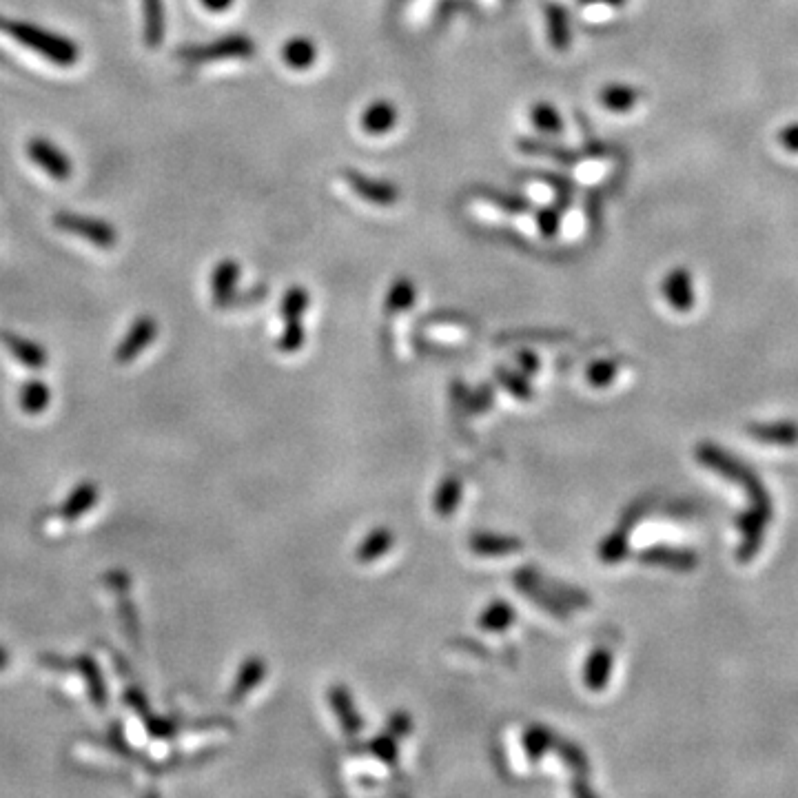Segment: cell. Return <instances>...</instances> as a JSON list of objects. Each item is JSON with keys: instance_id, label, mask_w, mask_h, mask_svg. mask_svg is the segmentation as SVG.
I'll use <instances>...</instances> for the list:
<instances>
[{"instance_id": "6da1fadb", "label": "cell", "mask_w": 798, "mask_h": 798, "mask_svg": "<svg viewBox=\"0 0 798 798\" xmlns=\"http://www.w3.org/2000/svg\"><path fill=\"white\" fill-rule=\"evenodd\" d=\"M0 29H3L9 38H14L16 43L36 51L38 56L47 58L49 63H54V65L71 67V65H76L80 58V49L74 40H67L60 34L47 32V29L38 27V25H29V23H23V20L0 18Z\"/></svg>"}, {"instance_id": "7a4b0ae2", "label": "cell", "mask_w": 798, "mask_h": 798, "mask_svg": "<svg viewBox=\"0 0 798 798\" xmlns=\"http://www.w3.org/2000/svg\"><path fill=\"white\" fill-rule=\"evenodd\" d=\"M699 459L705 466H710L712 470H716V473L725 475L736 484H741L745 490H748L752 504H756V506H772V499H770V493H767L765 484L752 473L748 466H743L739 459H734L732 455L723 453L721 448H716L712 444H703L699 448Z\"/></svg>"}, {"instance_id": "3957f363", "label": "cell", "mask_w": 798, "mask_h": 798, "mask_svg": "<svg viewBox=\"0 0 798 798\" xmlns=\"http://www.w3.org/2000/svg\"><path fill=\"white\" fill-rule=\"evenodd\" d=\"M54 222L60 231L74 233V235H78V238L96 244V247H100V249H111L118 242L116 229L111 227V224L96 220V218H87V216H78V213L63 211V213H58Z\"/></svg>"}, {"instance_id": "277c9868", "label": "cell", "mask_w": 798, "mask_h": 798, "mask_svg": "<svg viewBox=\"0 0 798 798\" xmlns=\"http://www.w3.org/2000/svg\"><path fill=\"white\" fill-rule=\"evenodd\" d=\"M342 180L346 187H349L357 198L373 204V207H395L402 198V193H399L397 184L393 182H386V180H375V178H368L360 171H353V169H346L342 173Z\"/></svg>"}, {"instance_id": "5b68a950", "label": "cell", "mask_w": 798, "mask_h": 798, "mask_svg": "<svg viewBox=\"0 0 798 798\" xmlns=\"http://www.w3.org/2000/svg\"><path fill=\"white\" fill-rule=\"evenodd\" d=\"M255 51L253 40L235 34L220 38L216 43L204 45V47H189L180 51V58L193 60V63H207V60H222V58H251Z\"/></svg>"}, {"instance_id": "8992f818", "label": "cell", "mask_w": 798, "mask_h": 798, "mask_svg": "<svg viewBox=\"0 0 798 798\" xmlns=\"http://www.w3.org/2000/svg\"><path fill=\"white\" fill-rule=\"evenodd\" d=\"M772 513H774L772 506H756V504H752V508L748 510V513H743L739 517V530H741L739 559L741 561H750L756 555V552L761 550L763 541H765L767 524L772 521Z\"/></svg>"}, {"instance_id": "52a82bcc", "label": "cell", "mask_w": 798, "mask_h": 798, "mask_svg": "<svg viewBox=\"0 0 798 798\" xmlns=\"http://www.w3.org/2000/svg\"><path fill=\"white\" fill-rule=\"evenodd\" d=\"M399 125V109L391 98H375L360 114V131L368 138H386Z\"/></svg>"}, {"instance_id": "ba28073f", "label": "cell", "mask_w": 798, "mask_h": 798, "mask_svg": "<svg viewBox=\"0 0 798 798\" xmlns=\"http://www.w3.org/2000/svg\"><path fill=\"white\" fill-rule=\"evenodd\" d=\"M27 153H29V158H32L40 169L47 171L54 180H67L69 173L74 171V167H71V162L65 153L60 151L56 145H51V142L45 138L29 140Z\"/></svg>"}, {"instance_id": "9c48e42d", "label": "cell", "mask_w": 798, "mask_h": 798, "mask_svg": "<svg viewBox=\"0 0 798 798\" xmlns=\"http://www.w3.org/2000/svg\"><path fill=\"white\" fill-rule=\"evenodd\" d=\"M643 94L641 89L626 83H608L599 89L597 100L601 109L610 111L615 116H626L639 107Z\"/></svg>"}, {"instance_id": "30bf717a", "label": "cell", "mask_w": 798, "mask_h": 798, "mask_svg": "<svg viewBox=\"0 0 798 798\" xmlns=\"http://www.w3.org/2000/svg\"><path fill=\"white\" fill-rule=\"evenodd\" d=\"M158 333V324L153 322V317H138L136 324L131 326V331L127 333L125 340L118 346L116 351V362L129 364L136 360V357L147 349L153 342V337Z\"/></svg>"}, {"instance_id": "8fae6325", "label": "cell", "mask_w": 798, "mask_h": 798, "mask_svg": "<svg viewBox=\"0 0 798 798\" xmlns=\"http://www.w3.org/2000/svg\"><path fill=\"white\" fill-rule=\"evenodd\" d=\"M663 298L668 300L674 311H690L694 306V282L685 269H672L663 280Z\"/></svg>"}, {"instance_id": "7c38bea8", "label": "cell", "mask_w": 798, "mask_h": 798, "mask_svg": "<svg viewBox=\"0 0 798 798\" xmlns=\"http://www.w3.org/2000/svg\"><path fill=\"white\" fill-rule=\"evenodd\" d=\"M317 58H320V51H317L315 40L306 36H295L291 40H286L282 47L284 65L293 71H306L315 67Z\"/></svg>"}, {"instance_id": "4fadbf2b", "label": "cell", "mask_w": 798, "mask_h": 798, "mask_svg": "<svg viewBox=\"0 0 798 798\" xmlns=\"http://www.w3.org/2000/svg\"><path fill=\"white\" fill-rule=\"evenodd\" d=\"M748 433L765 444L774 446H796L798 444V424L796 422H772V424H752Z\"/></svg>"}, {"instance_id": "5bb4252c", "label": "cell", "mask_w": 798, "mask_h": 798, "mask_svg": "<svg viewBox=\"0 0 798 798\" xmlns=\"http://www.w3.org/2000/svg\"><path fill=\"white\" fill-rule=\"evenodd\" d=\"M528 120L537 131L546 133V136H561L564 133V118H561L559 109L548 100H537L528 107Z\"/></svg>"}, {"instance_id": "9a60e30c", "label": "cell", "mask_w": 798, "mask_h": 798, "mask_svg": "<svg viewBox=\"0 0 798 798\" xmlns=\"http://www.w3.org/2000/svg\"><path fill=\"white\" fill-rule=\"evenodd\" d=\"M0 337H3L9 353H12L20 364H25L29 368H43L47 364V353L40 344L25 340V337L14 333H3Z\"/></svg>"}, {"instance_id": "2e32d148", "label": "cell", "mask_w": 798, "mask_h": 798, "mask_svg": "<svg viewBox=\"0 0 798 798\" xmlns=\"http://www.w3.org/2000/svg\"><path fill=\"white\" fill-rule=\"evenodd\" d=\"M546 27H548V43L552 45V49H557V51L570 49L572 29H570V18H568L564 7H559V5L546 7Z\"/></svg>"}, {"instance_id": "e0dca14e", "label": "cell", "mask_w": 798, "mask_h": 798, "mask_svg": "<svg viewBox=\"0 0 798 798\" xmlns=\"http://www.w3.org/2000/svg\"><path fill=\"white\" fill-rule=\"evenodd\" d=\"M238 280H240V264L235 260H224L218 264V269L213 271L211 289H213V295H216V302L220 306L229 304L233 300Z\"/></svg>"}, {"instance_id": "ac0fdd59", "label": "cell", "mask_w": 798, "mask_h": 798, "mask_svg": "<svg viewBox=\"0 0 798 798\" xmlns=\"http://www.w3.org/2000/svg\"><path fill=\"white\" fill-rule=\"evenodd\" d=\"M415 298H417V289H415L413 280L399 278V280H395L391 284V289H388V293H386L384 309H386V313H391V315L404 313L408 309H413Z\"/></svg>"}, {"instance_id": "d6986e66", "label": "cell", "mask_w": 798, "mask_h": 798, "mask_svg": "<svg viewBox=\"0 0 798 798\" xmlns=\"http://www.w3.org/2000/svg\"><path fill=\"white\" fill-rule=\"evenodd\" d=\"M98 501V488L96 484H80L74 493L69 495V499L60 508V515L63 519H78L87 510H91L96 506Z\"/></svg>"}, {"instance_id": "ffe728a7", "label": "cell", "mask_w": 798, "mask_h": 798, "mask_svg": "<svg viewBox=\"0 0 798 798\" xmlns=\"http://www.w3.org/2000/svg\"><path fill=\"white\" fill-rule=\"evenodd\" d=\"M264 677V663L260 659H249L247 663L242 665V670L238 674V681L233 685V692H231V701L238 703L242 701L247 694L258 685Z\"/></svg>"}, {"instance_id": "44dd1931", "label": "cell", "mask_w": 798, "mask_h": 798, "mask_svg": "<svg viewBox=\"0 0 798 798\" xmlns=\"http://www.w3.org/2000/svg\"><path fill=\"white\" fill-rule=\"evenodd\" d=\"M51 402V391L45 382H29L20 391V406L29 415H40Z\"/></svg>"}, {"instance_id": "7402d4cb", "label": "cell", "mask_w": 798, "mask_h": 798, "mask_svg": "<svg viewBox=\"0 0 798 798\" xmlns=\"http://www.w3.org/2000/svg\"><path fill=\"white\" fill-rule=\"evenodd\" d=\"M309 291L302 289V286H291L286 295L282 298V317L284 320H302L306 309H309Z\"/></svg>"}, {"instance_id": "603a6c76", "label": "cell", "mask_w": 798, "mask_h": 798, "mask_svg": "<svg viewBox=\"0 0 798 798\" xmlns=\"http://www.w3.org/2000/svg\"><path fill=\"white\" fill-rule=\"evenodd\" d=\"M610 652L608 650H597L592 654V659L588 663V685L590 688H601V685H606L608 681V674H610Z\"/></svg>"}, {"instance_id": "cb8c5ba5", "label": "cell", "mask_w": 798, "mask_h": 798, "mask_svg": "<svg viewBox=\"0 0 798 798\" xmlns=\"http://www.w3.org/2000/svg\"><path fill=\"white\" fill-rule=\"evenodd\" d=\"M646 559L661 561V564L674 566L677 570H690L694 564H697V557H694L692 552H681V550L674 552V550H665V548L648 552Z\"/></svg>"}, {"instance_id": "d4e9b609", "label": "cell", "mask_w": 798, "mask_h": 798, "mask_svg": "<svg viewBox=\"0 0 798 798\" xmlns=\"http://www.w3.org/2000/svg\"><path fill=\"white\" fill-rule=\"evenodd\" d=\"M147 9V40L149 45H158L162 40V32H165V25H162V3L160 0H145Z\"/></svg>"}, {"instance_id": "484cf974", "label": "cell", "mask_w": 798, "mask_h": 798, "mask_svg": "<svg viewBox=\"0 0 798 798\" xmlns=\"http://www.w3.org/2000/svg\"><path fill=\"white\" fill-rule=\"evenodd\" d=\"M284 333L280 337V351L284 353H295L302 349L304 344V326L302 320H284Z\"/></svg>"}, {"instance_id": "4316f807", "label": "cell", "mask_w": 798, "mask_h": 798, "mask_svg": "<svg viewBox=\"0 0 798 798\" xmlns=\"http://www.w3.org/2000/svg\"><path fill=\"white\" fill-rule=\"evenodd\" d=\"M393 541V537L388 535L386 530H377V532H373L371 537H368L366 541H364V546L360 548V559L362 561H371V559H377L382 555V552L388 548V544H391Z\"/></svg>"}, {"instance_id": "83f0119b", "label": "cell", "mask_w": 798, "mask_h": 798, "mask_svg": "<svg viewBox=\"0 0 798 798\" xmlns=\"http://www.w3.org/2000/svg\"><path fill=\"white\" fill-rule=\"evenodd\" d=\"M510 619H513V612H510V608H506L504 603L499 601L497 606L486 610V615L482 619V626L486 630H504L510 623Z\"/></svg>"}, {"instance_id": "f1b7e54d", "label": "cell", "mask_w": 798, "mask_h": 798, "mask_svg": "<svg viewBox=\"0 0 798 798\" xmlns=\"http://www.w3.org/2000/svg\"><path fill=\"white\" fill-rule=\"evenodd\" d=\"M83 672H85V679L91 685V697H94L96 705H102L105 701V688H102V679H100V672L96 668V663L91 659H83Z\"/></svg>"}, {"instance_id": "f546056e", "label": "cell", "mask_w": 798, "mask_h": 798, "mask_svg": "<svg viewBox=\"0 0 798 798\" xmlns=\"http://www.w3.org/2000/svg\"><path fill=\"white\" fill-rule=\"evenodd\" d=\"M561 227V216L555 209H544L537 216V229L544 238H555Z\"/></svg>"}, {"instance_id": "4dcf8cb0", "label": "cell", "mask_w": 798, "mask_h": 798, "mask_svg": "<svg viewBox=\"0 0 798 798\" xmlns=\"http://www.w3.org/2000/svg\"><path fill=\"white\" fill-rule=\"evenodd\" d=\"M615 371H617V368L612 362H597V364L590 366L588 377H590V382L595 384V386H606V384L612 382V377H615Z\"/></svg>"}, {"instance_id": "1f68e13d", "label": "cell", "mask_w": 798, "mask_h": 798, "mask_svg": "<svg viewBox=\"0 0 798 798\" xmlns=\"http://www.w3.org/2000/svg\"><path fill=\"white\" fill-rule=\"evenodd\" d=\"M581 5H586L588 9L590 7H603L608 12V9H621L623 5H626V0H579Z\"/></svg>"}, {"instance_id": "d6a6232c", "label": "cell", "mask_w": 798, "mask_h": 798, "mask_svg": "<svg viewBox=\"0 0 798 798\" xmlns=\"http://www.w3.org/2000/svg\"><path fill=\"white\" fill-rule=\"evenodd\" d=\"M202 5L211 9V12H224L233 5V0H202Z\"/></svg>"}, {"instance_id": "836d02e7", "label": "cell", "mask_w": 798, "mask_h": 798, "mask_svg": "<svg viewBox=\"0 0 798 798\" xmlns=\"http://www.w3.org/2000/svg\"><path fill=\"white\" fill-rule=\"evenodd\" d=\"M7 665H9V654L0 648V670H5Z\"/></svg>"}]
</instances>
